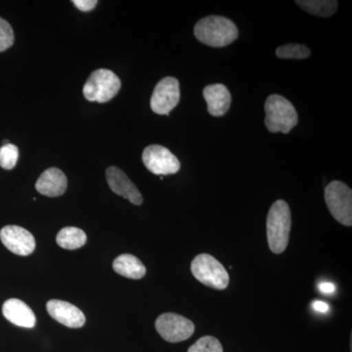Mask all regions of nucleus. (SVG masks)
Instances as JSON below:
<instances>
[{
  "mask_svg": "<svg viewBox=\"0 0 352 352\" xmlns=\"http://www.w3.org/2000/svg\"><path fill=\"white\" fill-rule=\"evenodd\" d=\"M196 38L212 47H223L239 36L237 25L221 16H208L199 21L194 29Z\"/></svg>",
  "mask_w": 352,
  "mask_h": 352,
  "instance_id": "1",
  "label": "nucleus"
},
{
  "mask_svg": "<svg viewBox=\"0 0 352 352\" xmlns=\"http://www.w3.org/2000/svg\"><path fill=\"white\" fill-rule=\"evenodd\" d=\"M292 227L291 210L284 200H278L271 206L267 215V241L271 252L282 254L289 244Z\"/></svg>",
  "mask_w": 352,
  "mask_h": 352,
  "instance_id": "2",
  "label": "nucleus"
},
{
  "mask_svg": "<svg viewBox=\"0 0 352 352\" xmlns=\"http://www.w3.org/2000/svg\"><path fill=\"white\" fill-rule=\"evenodd\" d=\"M264 110L265 126L273 133H289L298 124V116L295 107L281 95H270L266 99Z\"/></svg>",
  "mask_w": 352,
  "mask_h": 352,
  "instance_id": "3",
  "label": "nucleus"
},
{
  "mask_svg": "<svg viewBox=\"0 0 352 352\" xmlns=\"http://www.w3.org/2000/svg\"><path fill=\"white\" fill-rule=\"evenodd\" d=\"M122 82L119 76L108 69L92 72L83 87V95L90 102L105 103L119 94Z\"/></svg>",
  "mask_w": 352,
  "mask_h": 352,
  "instance_id": "4",
  "label": "nucleus"
},
{
  "mask_svg": "<svg viewBox=\"0 0 352 352\" xmlns=\"http://www.w3.org/2000/svg\"><path fill=\"white\" fill-rule=\"evenodd\" d=\"M194 277L205 286L215 289H224L228 287L229 277L222 263L208 254H198L191 263Z\"/></svg>",
  "mask_w": 352,
  "mask_h": 352,
  "instance_id": "5",
  "label": "nucleus"
},
{
  "mask_svg": "<svg viewBox=\"0 0 352 352\" xmlns=\"http://www.w3.org/2000/svg\"><path fill=\"white\" fill-rule=\"evenodd\" d=\"M325 201L333 219L342 226H352V191L346 183L336 180L328 184Z\"/></svg>",
  "mask_w": 352,
  "mask_h": 352,
  "instance_id": "6",
  "label": "nucleus"
},
{
  "mask_svg": "<svg viewBox=\"0 0 352 352\" xmlns=\"http://www.w3.org/2000/svg\"><path fill=\"white\" fill-rule=\"evenodd\" d=\"M155 327L159 335L168 342H180L188 340L195 332L193 322L186 317L171 312L160 315Z\"/></svg>",
  "mask_w": 352,
  "mask_h": 352,
  "instance_id": "7",
  "label": "nucleus"
},
{
  "mask_svg": "<svg viewBox=\"0 0 352 352\" xmlns=\"http://www.w3.org/2000/svg\"><path fill=\"white\" fill-rule=\"evenodd\" d=\"M142 161L146 168L156 175H175L180 170V162L166 147L149 145L142 153Z\"/></svg>",
  "mask_w": 352,
  "mask_h": 352,
  "instance_id": "8",
  "label": "nucleus"
},
{
  "mask_svg": "<svg viewBox=\"0 0 352 352\" xmlns=\"http://www.w3.org/2000/svg\"><path fill=\"white\" fill-rule=\"evenodd\" d=\"M180 100L179 82L173 76L160 80L151 97V109L157 115H170Z\"/></svg>",
  "mask_w": 352,
  "mask_h": 352,
  "instance_id": "9",
  "label": "nucleus"
},
{
  "mask_svg": "<svg viewBox=\"0 0 352 352\" xmlns=\"http://www.w3.org/2000/svg\"><path fill=\"white\" fill-rule=\"evenodd\" d=\"M0 240L9 251L18 256H27L36 249V240L31 232L23 227L7 226L0 231Z\"/></svg>",
  "mask_w": 352,
  "mask_h": 352,
  "instance_id": "10",
  "label": "nucleus"
},
{
  "mask_svg": "<svg viewBox=\"0 0 352 352\" xmlns=\"http://www.w3.org/2000/svg\"><path fill=\"white\" fill-rule=\"evenodd\" d=\"M106 178L109 187L113 193L124 197L135 206H140L143 203V197L140 191L120 168L110 166L106 170Z\"/></svg>",
  "mask_w": 352,
  "mask_h": 352,
  "instance_id": "11",
  "label": "nucleus"
},
{
  "mask_svg": "<svg viewBox=\"0 0 352 352\" xmlns=\"http://www.w3.org/2000/svg\"><path fill=\"white\" fill-rule=\"evenodd\" d=\"M48 314L54 320L59 322L66 327L82 328L85 324V316L80 308L68 302L59 300H51L46 305Z\"/></svg>",
  "mask_w": 352,
  "mask_h": 352,
  "instance_id": "12",
  "label": "nucleus"
},
{
  "mask_svg": "<svg viewBox=\"0 0 352 352\" xmlns=\"http://www.w3.org/2000/svg\"><path fill=\"white\" fill-rule=\"evenodd\" d=\"M68 186L67 176L57 168H50L44 170L36 183V189L41 195L59 197L63 195Z\"/></svg>",
  "mask_w": 352,
  "mask_h": 352,
  "instance_id": "13",
  "label": "nucleus"
},
{
  "mask_svg": "<svg viewBox=\"0 0 352 352\" xmlns=\"http://www.w3.org/2000/svg\"><path fill=\"white\" fill-rule=\"evenodd\" d=\"M2 314L7 320L19 327L31 329L36 325V315L32 308L18 298L6 300L2 307Z\"/></svg>",
  "mask_w": 352,
  "mask_h": 352,
  "instance_id": "14",
  "label": "nucleus"
},
{
  "mask_svg": "<svg viewBox=\"0 0 352 352\" xmlns=\"http://www.w3.org/2000/svg\"><path fill=\"white\" fill-rule=\"evenodd\" d=\"M204 98L208 103V111L214 117L226 115L231 105L230 92L228 88L221 83L208 85L203 91Z\"/></svg>",
  "mask_w": 352,
  "mask_h": 352,
  "instance_id": "15",
  "label": "nucleus"
},
{
  "mask_svg": "<svg viewBox=\"0 0 352 352\" xmlns=\"http://www.w3.org/2000/svg\"><path fill=\"white\" fill-rule=\"evenodd\" d=\"M113 268L120 276L129 279H142L146 275V267L140 259L129 254H120L113 261Z\"/></svg>",
  "mask_w": 352,
  "mask_h": 352,
  "instance_id": "16",
  "label": "nucleus"
},
{
  "mask_svg": "<svg viewBox=\"0 0 352 352\" xmlns=\"http://www.w3.org/2000/svg\"><path fill=\"white\" fill-rule=\"evenodd\" d=\"M87 234L76 227H65L60 230L56 237L57 244L66 250H76L87 243Z\"/></svg>",
  "mask_w": 352,
  "mask_h": 352,
  "instance_id": "17",
  "label": "nucleus"
},
{
  "mask_svg": "<svg viewBox=\"0 0 352 352\" xmlns=\"http://www.w3.org/2000/svg\"><path fill=\"white\" fill-rule=\"evenodd\" d=\"M296 3L307 12L319 17H330L338 9V1L335 0H298Z\"/></svg>",
  "mask_w": 352,
  "mask_h": 352,
  "instance_id": "18",
  "label": "nucleus"
},
{
  "mask_svg": "<svg viewBox=\"0 0 352 352\" xmlns=\"http://www.w3.org/2000/svg\"><path fill=\"white\" fill-rule=\"evenodd\" d=\"M311 51L303 44L289 43L277 48L276 55L281 59H307Z\"/></svg>",
  "mask_w": 352,
  "mask_h": 352,
  "instance_id": "19",
  "label": "nucleus"
},
{
  "mask_svg": "<svg viewBox=\"0 0 352 352\" xmlns=\"http://www.w3.org/2000/svg\"><path fill=\"white\" fill-rule=\"evenodd\" d=\"M19 159V149L14 144H4L0 148V166L10 170L15 168Z\"/></svg>",
  "mask_w": 352,
  "mask_h": 352,
  "instance_id": "20",
  "label": "nucleus"
},
{
  "mask_svg": "<svg viewBox=\"0 0 352 352\" xmlns=\"http://www.w3.org/2000/svg\"><path fill=\"white\" fill-rule=\"evenodd\" d=\"M188 352H223V347L217 338L205 336L192 344Z\"/></svg>",
  "mask_w": 352,
  "mask_h": 352,
  "instance_id": "21",
  "label": "nucleus"
},
{
  "mask_svg": "<svg viewBox=\"0 0 352 352\" xmlns=\"http://www.w3.org/2000/svg\"><path fill=\"white\" fill-rule=\"evenodd\" d=\"M14 38L12 27L6 20L0 18V52L10 48L13 45Z\"/></svg>",
  "mask_w": 352,
  "mask_h": 352,
  "instance_id": "22",
  "label": "nucleus"
},
{
  "mask_svg": "<svg viewBox=\"0 0 352 352\" xmlns=\"http://www.w3.org/2000/svg\"><path fill=\"white\" fill-rule=\"evenodd\" d=\"M73 3L75 4L80 11L88 12V11L94 10L97 3H98V1H97V0H74Z\"/></svg>",
  "mask_w": 352,
  "mask_h": 352,
  "instance_id": "23",
  "label": "nucleus"
},
{
  "mask_svg": "<svg viewBox=\"0 0 352 352\" xmlns=\"http://www.w3.org/2000/svg\"><path fill=\"white\" fill-rule=\"evenodd\" d=\"M312 307H314L316 311L322 312V314H325V312H327L329 310V305L327 303L324 302H319V300L314 302V305H312Z\"/></svg>",
  "mask_w": 352,
  "mask_h": 352,
  "instance_id": "24",
  "label": "nucleus"
},
{
  "mask_svg": "<svg viewBox=\"0 0 352 352\" xmlns=\"http://www.w3.org/2000/svg\"><path fill=\"white\" fill-rule=\"evenodd\" d=\"M319 289L324 294H332L335 292V286L332 283H322L319 285Z\"/></svg>",
  "mask_w": 352,
  "mask_h": 352,
  "instance_id": "25",
  "label": "nucleus"
}]
</instances>
